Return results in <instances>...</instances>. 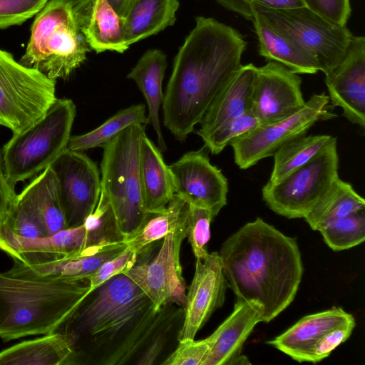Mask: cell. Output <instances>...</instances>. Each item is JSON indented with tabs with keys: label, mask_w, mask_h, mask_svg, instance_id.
<instances>
[{
	"label": "cell",
	"mask_w": 365,
	"mask_h": 365,
	"mask_svg": "<svg viewBox=\"0 0 365 365\" xmlns=\"http://www.w3.org/2000/svg\"><path fill=\"white\" fill-rule=\"evenodd\" d=\"M183 310L157 307L121 273L90 292L58 331L71 340L76 365H138L154 337Z\"/></svg>",
	"instance_id": "obj_1"
},
{
	"label": "cell",
	"mask_w": 365,
	"mask_h": 365,
	"mask_svg": "<svg viewBox=\"0 0 365 365\" xmlns=\"http://www.w3.org/2000/svg\"><path fill=\"white\" fill-rule=\"evenodd\" d=\"M177 53L163 100V124L185 140L241 67L247 42L232 26L197 16Z\"/></svg>",
	"instance_id": "obj_2"
},
{
	"label": "cell",
	"mask_w": 365,
	"mask_h": 365,
	"mask_svg": "<svg viewBox=\"0 0 365 365\" xmlns=\"http://www.w3.org/2000/svg\"><path fill=\"white\" fill-rule=\"evenodd\" d=\"M218 253L237 300L261 304L264 322L274 319L293 302L303 274L294 238L257 217L228 237Z\"/></svg>",
	"instance_id": "obj_3"
},
{
	"label": "cell",
	"mask_w": 365,
	"mask_h": 365,
	"mask_svg": "<svg viewBox=\"0 0 365 365\" xmlns=\"http://www.w3.org/2000/svg\"><path fill=\"white\" fill-rule=\"evenodd\" d=\"M12 259V267L0 272V339L59 331L91 292L88 280L41 277Z\"/></svg>",
	"instance_id": "obj_4"
},
{
	"label": "cell",
	"mask_w": 365,
	"mask_h": 365,
	"mask_svg": "<svg viewBox=\"0 0 365 365\" xmlns=\"http://www.w3.org/2000/svg\"><path fill=\"white\" fill-rule=\"evenodd\" d=\"M68 0H48L36 14L25 53L19 62L49 78H67L89 51Z\"/></svg>",
	"instance_id": "obj_5"
},
{
	"label": "cell",
	"mask_w": 365,
	"mask_h": 365,
	"mask_svg": "<svg viewBox=\"0 0 365 365\" xmlns=\"http://www.w3.org/2000/svg\"><path fill=\"white\" fill-rule=\"evenodd\" d=\"M76 114L71 99H56L33 125L4 145L5 174L13 186L41 173L65 150Z\"/></svg>",
	"instance_id": "obj_6"
},
{
	"label": "cell",
	"mask_w": 365,
	"mask_h": 365,
	"mask_svg": "<svg viewBox=\"0 0 365 365\" xmlns=\"http://www.w3.org/2000/svg\"><path fill=\"white\" fill-rule=\"evenodd\" d=\"M144 125H132L102 148L101 192L110 202L124 237L142 222L145 211L140 182L139 151Z\"/></svg>",
	"instance_id": "obj_7"
},
{
	"label": "cell",
	"mask_w": 365,
	"mask_h": 365,
	"mask_svg": "<svg viewBox=\"0 0 365 365\" xmlns=\"http://www.w3.org/2000/svg\"><path fill=\"white\" fill-rule=\"evenodd\" d=\"M56 80L17 62L0 48V125L13 134L38 119L56 100Z\"/></svg>",
	"instance_id": "obj_8"
},
{
	"label": "cell",
	"mask_w": 365,
	"mask_h": 365,
	"mask_svg": "<svg viewBox=\"0 0 365 365\" xmlns=\"http://www.w3.org/2000/svg\"><path fill=\"white\" fill-rule=\"evenodd\" d=\"M250 9L307 52L325 75L341 61L353 36L346 26L333 24L306 6L272 9L251 6Z\"/></svg>",
	"instance_id": "obj_9"
},
{
	"label": "cell",
	"mask_w": 365,
	"mask_h": 365,
	"mask_svg": "<svg viewBox=\"0 0 365 365\" xmlns=\"http://www.w3.org/2000/svg\"><path fill=\"white\" fill-rule=\"evenodd\" d=\"M337 140L334 138L313 159L280 182L262 189V199L275 213L304 218L339 178Z\"/></svg>",
	"instance_id": "obj_10"
},
{
	"label": "cell",
	"mask_w": 365,
	"mask_h": 365,
	"mask_svg": "<svg viewBox=\"0 0 365 365\" xmlns=\"http://www.w3.org/2000/svg\"><path fill=\"white\" fill-rule=\"evenodd\" d=\"M329 98L324 93L314 94L298 112L279 121L260 125L232 140L234 159L240 169H247L271 157L282 145L302 135L317 122L336 115L329 109Z\"/></svg>",
	"instance_id": "obj_11"
},
{
	"label": "cell",
	"mask_w": 365,
	"mask_h": 365,
	"mask_svg": "<svg viewBox=\"0 0 365 365\" xmlns=\"http://www.w3.org/2000/svg\"><path fill=\"white\" fill-rule=\"evenodd\" d=\"M185 237V227L168 234L152 260L136 262L124 273L158 308L185 307L186 286L180 259L181 244Z\"/></svg>",
	"instance_id": "obj_12"
},
{
	"label": "cell",
	"mask_w": 365,
	"mask_h": 365,
	"mask_svg": "<svg viewBox=\"0 0 365 365\" xmlns=\"http://www.w3.org/2000/svg\"><path fill=\"white\" fill-rule=\"evenodd\" d=\"M50 167L58 182L67 228L83 224L101 190L97 165L83 152L67 148Z\"/></svg>",
	"instance_id": "obj_13"
},
{
	"label": "cell",
	"mask_w": 365,
	"mask_h": 365,
	"mask_svg": "<svg viewBox=\"0 0 365 365\" xmlns=\"http://www.w3.org/2000/svg\"><path fill=\"white\" fill-rule=\"evenodd\" d=\"M207 150L204 145L187 152L168 166L175 194L187 204L208 210L215 217L227 204L228 181L211 164Z\"/></svg>",
	"instance_id": "obj_14"
},
{
	"label": "cell",
	"mask_w": 365,
	"mask_h": 365,
	"mask_svg": "<svg viewBox=\"0 0 365 365\" xmlns=\"http://www.w3.org/2000/svg\"><path fill=\"white\" fill-rule=\"evenodd\" d=\"M299 74L275 61L257 67L253 83L252 112L260 125L275 123L304 106Z\"/></svg>",
	"instance_id": "obj_15"
},
{
	"label": "cell",
	"mask_w": 365,
	"mask_h": 365,
	"mask_svg": "<svg viewBox=\"0 0 365 365\" xmlns=\"http://www.w3.org/2000/svg\"><path fill=\"white\" fill-rule=\"evenodd\" d=\"M227 287L218 252L196 259L194 276L186 293L178 341L195 339L212 313L223 305Z\"/></svg>",
	"instance_id": "obj_16"
},
{
	"label": "cell",
	"mask_w": 365,
	"mask_h": 365,
	"mask_svg": "<svg viewBox=\"0 0 365 365\" xmlns=\"http://www.w3.org/2000/svg\"><path fill=\"white\" fill-rule=\"evenodd\" d=\"M330 103L351 123L365 128V38L352 36L341 61L325 75Z\"/></svg>",
	"instance_id": "obj_17"
},
{
	"label": "cell",
	"mask_w": 365,
	"mask_h": 365,
	"mask_svg": "<svg viewBox=\"0 0 365 365\" xmlns=\"http://www.w3.org/2000/svg\"><path fill=\"white\" fill-rule=\"evenodd\" d=\"M100 245L83 224L50 235L29 239L0 227V250L25 264L77 254Z\"/></svg>",
	"instance_id": "obj_18"
},
{
	"label": "cell",
	"mask_w": 365,
	"mask_h": 365,
	"mask_svg": "<svg viewBox=\"0 0 365 365\" xmlns=\"http://www.w3.org/2000/svg\"><path fill=\"white\" fill-rule=\"evenodd\" d=\"M262 316L259 302L236 300L231 314L208 336L212 344L202 365H229Z\"/></svg>",
	"instance_id": "obj_19"
},
{
	"label": "cell",
	"mask_w": 365,
	"mask_h": 365,
	"mask_svg": "<svg viewBox=\"0 0 365 365\" xmlns=\"http://www.w3.org/2000/svg\"><path fill=\"white\" fill-rule=\"evenodd\" d=\"M73 9L80 31L96 53H123L129 48L125 41L123 19L106 0H83L73 5Z\"/></svg>",
	"instance_id": "obj_20"
},
{
	"label": "cell",
	"mask_w": 365,
	"mask_h": 365,
	"mask_svg": "<svg viewBox=\"0 0 365 365\" xmlns=\"http://www.w3.org/2000/svg\"><path fill=\"white\" fill-rule=\"evenodd\" d=\"M353 319L351 314L334 307L302 317L267 343L298 362L308 361L312 348L325 334Z\"/></svg>",
	"instance_id": "obj_21"
},
{
	"label": "cell",
	"mask_w": 365,
	"mask_h": 365,
	"mask_svg": "<svg viewBox=\"0 0 365 365\" xmlns=\"http://www.w3.org/2000/svg\"><path fill=\"white\" fill-rule=\"evenodd\" d=\"M256 71L252 63L242 65L214 100L196 131L202 140L227 122L251 111Z\"/></svg>",
	"instance_id": "obj_22"
},
{
	"label": "cell",
	"mask_w": 365,
	"mask_h": 365,
	"mask_svg": "<svg viewBox=\"0 0 365 365\" xmlns=\"http://www.w3.org/2000/svg\"><path fill=\"white\" fill-rule=\"evenodd\" d=\"M139 171L145 211L165 208L175 194L172 175L161 150L148 138L145 132L140 143Z\"/></svg>",
	"instance_id": "obj_23"
},
{
	"label": "cell",
	"mask_w": 365,
	"mask_h": 365,
	"mask_svg": "<svg viewBox=\"0 0 365 365\" xmlns=\"http://www.w3.org/2000/svg\"><path fill=\"white\" fill-rule=\"evenodd\" d=\"M0 365H76V361L69 338L56 331L1 351Z\"/></svg>",
	"instance_id": "obj_24"
},
{
	"label": "cell",
	"mask_w": 365,
	"mask_h": 365,
	"mask_svg": "<svg viewBox=\"0 0 365 365\" xmlns=\"http://www.w3.org/2000/svg\"><path fill=\"white\" fill-rule=\"evenodd\" d=\"M126 247L123 242H120L89 247L81 252L61 256L47 262L24 264L41 277L71 281L88 280L103 263L118 255Z\"/></svg>",
	"instance_id": "obj_25"
},
{
	"label": "cell",
	"mask_w": 365,
	"mask_h": 365,
	"mask_svg": "<svg viewBox=\"0 0 365 365\" xmlns=\"http://www.w3.org/2000/svg\"><path fill=\"white\" fill-rule=\"evenodd\" d=\"M166 67L165 54L158 49H150L143 53L127 76L128 78L135 82L146 100L148 123L156 133L161 151L166 150L159 118V110L163 100L162 84Z\"/></svg>",
	"instance_id": "obj_26"
},
{
	"label": "cell",
	"mask_w": 365,
	"mask_h": 365,
	"mask_svg": "<svg viewBox=\"0 0 365 365\" xmlns=\"http://www.w3.org/2000/svg\"><path fill=\"white\" fill-rule=\"evenodd\" d=\"M251 13L260 56L297 74H315L319 71L317 61L298 44L267 24L257 14Z\"/></svg>",
	"instance_id": "obj_27"
},
{
	"label": "cell",
	"mask_w": 365,
	"mask_h": 365,
	"mask_svg": "<svg viewBox=\"0 0 365 365\" xmlns=\"http://www.w3.org/2000/svg\"><path fill=\"white\" fill-rule=\"evenodd\" d=\"M188 207L189 205L175 194L165 208L146 212L140 225L124 237L123 242L138 257L145 254L154 242L185 227Z\"/></svg>",
	"instance_id": "obj_28"
},
{
	"label": "cell",
	"mask_w": 365,
	"mask_h": 365,
	"mask_svg": "<svg viewBox=\"0 0 365 365\" xmlns=\"http://www.w3.org/2000/svg\"><path fill=\"white\" fill-rule=\"evenodd\" d=\"M179 6L178 0H131L123 18L127 45L129 46L173 25Z\"/></svg>",
	"instance_id": "obj_29"
},
{
	"label": "cell",
	"mask_w": 365,
	"mask_h": 365,
	"mask_svg": "<svg viewBox=\"0 0 365 365\" xmlns=\"http://www.w3.org/2000/svg\"><path fill=\"white\" fill-rule=\"evenodd\" d=\"M364 209V199L350 183L339 177L304 219L312 230L319 231L333 222Z\"/></svg>",
	"instance_id": "obj_30"
},
{
	"label": "cell",
	"mask_w": 365,
	"mask_h": 365,
	"mask_svg": "<svg viewBox=\"0 0 365 365\" xmlns=\"http://www.w3.org/2000/svg\"><path fill=\"white\" fill-rule=\"evenodd\" d=\"M46 235L67 228L58 182L50 166L26 186Z\"/></svg>",
	"instance_id": "obj_31"
},
{
	"label": "cell",
	"mask_w": 365,
	"mask_h": 365,
	"mask_svg": "<svg viewBox=\"0 0 365 365\" xmlns=\"http://www.w3.org/2000/svg\"><path fill=\"white\" fill-rule=\"evenodd\" d=\"M334 138L329 135H302L282 145L272 155L274 165L269 185L276 184L307 164Z\"/></svg>",
	"instance_id": "obj_32"
},
{
	"label": "cell",
	"mask_w": 365,
	"mask_h": 365,
	"mask_svg": "<svg viewBox=\"0 0 365 365\" xmlns=\"http://www.w3.org/2000/svg\"><path fill=\"white\" fill-rule=\"evenodd\" d=\"M149 123L145 104L138 103L122 109L91 131L71 136L67 148L83 152L102 147L128 127L135 125H146Z\"/></svg>",
	"instance_id": "obj_33"
},
{
	"label": "cell",
	"mask_w": 365,
	"mask_h": 365,
	"mask_svg": "<svg viewBox=\"0 0 365 365\" xmlns=\"http://www.w3.org/2000/svg\"><path fill=\"white\" fill-rule=\"evenodd\" d=\"M0 227L25 238L46 236L26 187L16 195Z\"/></svg>",
	"instance_id": "obj_34"
},
{
	"label": "cell",
	"mask_w": 365,
	"mask_h": 365,
	"mask_svg": "<svg viewBox=\"0 0 365 365\" xmlns=\"http://www.w3.org/2000/svg\"><path fill=\"white\" fill-rule=\"evenodd\" d=\"M324 242L334 251H342L365 240V209L339 219L319 230Z\"/></svg>",
	"instance_id": "obj_35"
},
{
	"label": "cell",
	"mask_w": 365,
	"mask_h": 365,
	"mask_svg": "<svg viewBox=\"0 0 365 365\" xmlns=\"http://www.w3.org/2000/svg\"><path fill=\"white\" fill-rule=\"evenodd\" d=\"M214 217L208 210L189 205L185 235L196 259H203L209 253L207 245L210 239V225Z\"/></svg>",
	"instance_id": "obj_36"
},
{
	"label": "cell",
	"mask_w": 365,
	"mask_h": 365,
	"mask_svg": "<svg viewBox=\"0 0 365 365\" xmlns=\"http://www.w3.org/2000/svg\"><path fill=\"white\" fill-rule=\"evenodd\" d=\"M260 125L255 115L249 111L221 126L204 139V145L213 155L221 153L230 143Z\"/></svg>",
	"instance_id": "obj_37"
},
{
	"label": "cell",
	"mask_w": 365,
	"mask_h": 365,
	"mask_svg": "<svg viewBox=\"0 0 365 365\" xmlns=\"http://www.w3.org/2000/svg\"><path fill=\"white\" fill-rule=\"evenodd\" d=\"M211 344L209 337L197 341L180 340L161 365H202Z\"/></svg>",
	"instance_id": "obj_38"
},
{
	"label": "cell",
	"mask_w": 365,
	"mask_h": 365,
	"mask_svg": "<svg viewBox=\"0 0 365 365\" xmlns=\"http://www.w3.org/2000/svg\"><path fill=\"white\" fill-rule=\"evenodd\" d=\"M48 0H0V29L19 25L36 14Z\"/></svg>",
	"instance_id": "obj_39"
},
{
	"label": "cell",
	"mask_w": 365,
	"mask_h": 365,
	"mask_svg": "<svg viewBox=\"0 0 365 365\" xmlns=\"http://www.w3.org/2000/svg\"><path fill=\"white\" fill-rule=\"evenodd\" d=\"M138 255L129 247L103 263L88 278L91 292L110 278L126 272L138 261Z\"/></svg>",
	"instance_id": "obj_40"
},
{
	"label": "cell",
	"mask_w": 365,
	"mask_h": 365,
	"mask_svg": "<svg viewBox=\"0 0 365 365\" xmlns=\"http://www.w3.org/2000/svg\"><path fill=\"white\" fill-rule=\"evenodd\" d=\"M355 324L354 319L325 334L312 348L307 362H319L329 356L334 349L349 339Z\"/></svg>",
	"instance_id": "obj_41"
},
{
	"label": "cell",
	"mask_w": 365,
	"mask_h": 365,
	"mask_svg": "<svg viewBox=\"0 0 365 365\" xmlns=\"http://www.w3.org/2000/svg\"><path fill=\"white\" fill-rule=\"evenodd\" d=\"M306 7L326 20L346 26L351 12L350 0H302Z\"/></svg>",
	"instance_id": "obj_42"
},
{
	"label": "cell",
	"mask_w": 365,
	"mask_h": 365,
	"mask_svg": "<svg viewBox=\"0 0 365 365\" xmlns=\"http://www.w3.org/2000/svg\"><path fill=\"white\" fill-rule=\"evenodd\" d=\"M237 14L247 20L252 19L251 6L272 9H289L305 6L302 0H237Z\"/></svg>",
	"instance_id": "obj_43"
},
{
	"label": "cell",
	"mask_w": 365,
	"mask_h": 365,
	"mask_svg": "<svg viewBox=\"0 0 365 365\" xmlns=\"http://www.w3.org/2000/svg\"><path fill=\"white\" fill-rule=\"evenodd\" d=\"M16 195L14 187L6 179L2 151L0 149V224L4 219L8 209Z\"/></svg>",
	"instance_id": "obj_44"
},
{
	"label": "cell",
	"mask_w": 365,
	"mask_h": 365,
	"mask_svg": "<svg viewBox=\"0 0 365 365\" xmlns=\"http://www.w3.org/2000/svg\"><path fill=\"white\" fill-rule=\"evenodd\" d=\"M114 11L123 18L128 11L131 0H106Z\"/></svg>",
	"instance_id": "obj_45"
},
{
	"label": "cell",
	"mask_w": 365,
	"mask_h": 365,
	"mask_svg": "<svg viewBox=\"0 0 365 365\" xmlns=\"http://www.w3.org/2000/svg\"><path fill=\"white\" fill-rule=\"evenodd\" d=\"M219 4L227 10L237 13V0H215Z\"/></svg>",
	"instance_id": "obj_46"
},
{
	"label": "cell",
	"mask_w": 365,
	"mask_h": 365,
	"mask_svg": "<svg viewBox=\"0 0 365 365\" xmlns=\"http://www.w3.org/2000/svg\"><path fill=\"white\" fill-rule=\"evenodd\" d=\"M250 364V362L248 361V359L245 356H242L239 354L236 357H235L229 364Z\"/></svg>",
	"instance_id": "obj_47"
},
{
	"label": "cell",
	"mask_w": 365,
	"mask_h": 365,
	"mask_svg": "<svg viewBox=\"0 0 365 365\" xmlns=\"http://www.w3.org/2000/svg\"><path fill=\"white\" fill-rule=\"evenodd\" d=\"M71 2L72 5H75L76 4L83 1V0H68Z\"/></svg>",
	"instance_id": "obj_48"
}]
</instances>
